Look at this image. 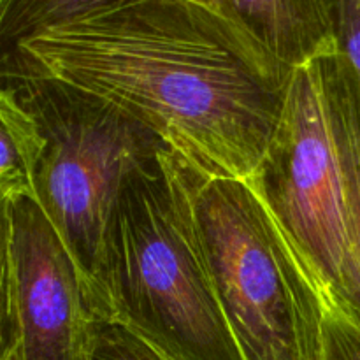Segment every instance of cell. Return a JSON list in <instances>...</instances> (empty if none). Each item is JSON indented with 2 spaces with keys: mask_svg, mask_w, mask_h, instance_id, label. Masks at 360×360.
<instances>
[{
  "mask_svg": "<svg viewBox=\"0 0 360 360\" xmlns=\"http://www.w3.org/2000/svg\"><path fill=\"white\" fill-rule=\"evenodd\" d=\"M11 53L115 104L213 178H252L294 74L195 0H127Z\"/></svg>",
  "mask_w": 360,
  "mask_h": 360,
  "instance_id": "obj_1",
  "label": "cell"
},
{
  "mask_svg": "<svg viewBox=\"0 0 360 360\" xmlns=\"http://www.w3.org/2000/svg\"><path fill=\"white\" fill-rule=\"evenodd\" d=\"M197 167L174 150L137 169L112 210L91 308L164 360H243L193 211Z\"/></svg>",
  "mask_w": 360,
  "mask_h": 360,
  "instance_id": "obj_2",
  "label": "cell"
},
{
  "mask_svg": "<svg viewBox=\"0 0 360 360\" xmlns=\"http://www.w3.org/2000/svg\"><path fill=\"white\" fill-rule=\"evenodd\" d=\"M193 211L243 360H320L329 299L248 179L197 169Z\"/></svg>",
  "mask_w": 360,
  "mask_h": 360,
  "instance_id": "obj_3",
  "label": "cell"
},
{
  "mask_svg": "<svg viewBox=\"0 0 360 360\" xmlns=\"http://www.w3.org/2000/svg\"><path fill=\"white\" fill-rule=\"evenodd\" d=\"M4 88L37 122L34 197L77 264L91 302L105 231L127 179L169 148L111 102L2 55Z\"/></svg>",
  "mask_w": 360,
  "mask_h": 360,
  "instance_id": "obj_4",
  "label": "cell"
},
{
  "mask_svg": "<svg viewBox=\"0 0 360 360\" xmlns=\"http://www.w3.org/2000/svg\"><path fill=\"white\" fill-rule=\"evenodd\" d=\"M248 183L329 302L347 308L354 271L347 190L319 60L294 69L273 139Z\"/></svg>",
  "mask_w": 360,
  "mask_h": 360,
  "instance_id": "obj_5",
  "label": "cell"
},
{
  "mask_svg": "<svg viewBox=\"0 0 360 360\" xmlns=\"http://www.w3.org/2000/svg\"><path fill=\"white\" fill-rule=\"evenodd\" d=\"M2 207L0 360H90L98 319L69 248L34 197Z\"/></svg>",
  "mask_w": 360,
  "mask_h": 360,
  "instance_id": "obj_6",
  "label": "cell"
},
{
  "mask_svg": "<svg viewBox=\"0 0 360 360\" xmlns=\"http://www.w3.org/2000/svg\"><path fill=\"white\" fill-rule=\"evenodd\" d=\"M220 13L292 69L336 55L323 0H220Z\"/></svg>",
  "mask_w": 360,
  "mask_h": 360,
  "instance_id": "obj_7",
  "label": "cell"
},
{
  "mask_svg": "<svg viewBox=\"0 0 360 360\" xmlns=\"http://www.w3.org/2000/svg\"><path fill=\"white\" fill-rule=\"evenodd\" d=\"M338 151L345 174L352 241V290L343 311L360 322V97L340 56L320 58Z\"/></svg>",
  "mask_w": 360,
  "mask_h": 360,
  "instance_id": "obj_8",
  "label": "cell"
},
{
  "mask_svg": "<svg viewBox=\"0 0 360 360\" xmlns=\"http://www.w3.org/2000/svg\"><path fill=\"white\" fill-rule=\"evenodd\" d=\"M0 129H2V139H0L2 141V162H0L2 202L20 197H34V174L44 141L32 112L4 86L0 95Z\"/></svg>",
  "mask_w": 360,
  "mask_h": 360,
  "instance_id": "obj_9",
  "label": "cell"
},
{
  "mask_svg": "<svg viewBox=\"0 0 360 360\" xmlns=\"http://www.w3.org/2000/svg\"><path fill=\"white\" fill-rule=\"evenodd\" d=\"M127 0H0L2 55L55 28L122 6Z\"/></svg>",
  "mask_w": 360,
  "mask_h": 360,
  "instance_id": "obj_10",
  "label": "cell"
},
{
  "mask_svg": "<svg viewBox=\"0 0 360 360\" xmlns=\"http://www.w3.org/2000/svg\"><path fill=\"white\" fill-rule=\"evenodd\" d=\"M333 25L336 55L360 97V0H323Z\"/></svg>",
  "mask_w": 360,
  "mask_h": 360,
  "instance_id": "obj_11",
  "label": "cell"
},
{
  "mask_svg": "<svg viewBox=\"0 0 360 360\" xmlns=\"http://www.w3.org/2000/svg\"><path fill=\"white\" fill-rule=\"evenodd\" d=\"M90 360H164L122 327L97 322Z\"/></svg>",
  "mask_w": 360,
  "mask_h": 360,
  "instance_id": "obj_12",
  "label": "cell"
},
{
  "mask_svg": "<svg viewBox=\"0 0 360 360\" xmlns=\"http://www.w3.org/2000/svg\"><path fill=\"white\" fill-rule=\"evenodd\" d=\"M320 360H360V322L333 302L327 311Z\"/></svg>",
  "mask_w": 360,
  "mask_h": 360,
  "instance_id": "obj_13",
  "label": "cell"
},
{
  "mask_svg": "<svg viewBox=\"0 0 360 360\" xmlns=\"http://www.w3.org/2000/svg\"><path fill=\"white\" fill-rule=\"evenodd\" d=\"M195 2L206 4V6H210V7H213V9L220 11V0H195Z\"/></svg>",
  "mask_w": 360,
  "mask_h": 360,
  "instance_id": "obj_14",
  "label": "cell"
}]
</instances>
